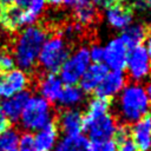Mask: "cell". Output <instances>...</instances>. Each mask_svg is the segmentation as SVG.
<instances>
[{
  "label": "cell",
  "instance_id": "cell-32",
  "mask_svg": "<svg viewBox=\"0 0 151 151\" xmlns=\"http://www.w3.org/2000/svg\"><path fill=\"white\" fill-rule=\"evenodd\" d=\"M117 151H138V149L133 143L132 138L130 137L123 142L117 143Z\"/></svg>",
  "mask_w": 151,
  "mask_h": 151
},
{
  "label": "cell",
  "instance_id": "cell-5",
  "mask_svg": "<svg viewBox=\"0 0 151 151\" xmlns=\"http://www.w3.org/2000/svg\"><path fill=\"white\" fill-rule=\"evenodd\" d=\"M90 64L91 60L88 55V47L80 46L67 57L59 70V78L64 85H77Z\"/></svg>",
  "mask_w": 151,
  "mask_h": 151
},
{
  "label": "cell",
  "instance_id": "cell-26",
  "mask_svg": "<svg viewBox=\"0 0 151 151\" xmlns=\"http://www.w3.org/2000/svg\"><path fill=\"white\" fill-rule=\"evenodd\" d=\"M88 151H117V143L113 139L90 142Z\"/></svg>",
  "mask_w": 151,
  "mask_h": 151
},
{
  "label": "cell",
  "instance_id": "cell-15",
  "mask_svg": "<svg viewBox=\"0 0 151 151\" xmlns=\"http://www.w3.org/2000/svg\"><path fill=\"white\" fill-rule=\"evenodd\" d=\"M109 72V68L103 63H91L81 79L79 80L80 88L84 93L94 92L105 74Z\"/></svg>",
  "mask_w": 151,
  "mask_h": 151
},
{
  "label": "cell",
  "instance_id": "cell-24",
  "mask_svg": "<svg viewBox=\"0 0 151 151\" xmlns=\"http://www.w3.org/2000/svg\"><path fill=\"white\" fill-rule=\"evenodd\" d=\"M74 17H76V20L79 25H81V26L90 25L91 22L94 21L96 17H97V9L91 2H88L84 6L76 8L74 9Z\"/></svg>",
  "mask_w": 151,
  "mask_h": 151
},
{
  "label": "cell",
  "instance_id": "cell-16",
  "mask_svg": "<svg viewBox=\"0 0 151 151\" xmlns=\"http://www.w3.org/2000/svg\"><path fill=\"white\" fill-rule=\"evenodd\" d=\"M59 138L57 125L50 123L44 127L35 131L33 136L35 151H53Z\"/></svg>",
  "mask_w": 151,
  "mask_h": 151
},
{
  "label": "cell",
  "instance_id": "cell-40",
  "mask_svg": "<svg viewBox=\"0 0 151 151\" xmlns=\"http://www.w3.org/2000/svg\"><path fill=\"white\" fill-rule=\"evenodd\" d=\"M144 4H145V7L151 8V0H144Z\"/></svg>",
  "mask_w": 151,
  "mask_h": 151
},
{
  "label": "cell",
  "instance_id": "cell-6",
  "mask_svg": "<svg viewBox=\"0 0 151 151\" xmlns=\"http://www.w3.org/2000/svg\"><path fill=\"white\" fill-rule=\"evenodd\" d=\"M125 68L133 83L146 80L151 76V59L145 46L139 45L129 50Z\"/></svg>",
  "mask_w": 151,
  "mask_h": 151
},
{
  "label": "cell",
  "instance_id": "cell-13",
  "mask_svg": "<svg viewBox=\"0 0 151 151\" xmlns=\"http://www.w3.org/2000/svg\"><path fill=\"white\" fill-rule=\"evenodd\" d=\"M31 94L28 91L19 92L12 97L5 98V100L1 101L0 105V112L8 119V122H17L20 119V116L22 113V110L29 99Z\"/></svg>",
  "mask_w": 151,
  "mask_h": 151
},
{
  "label": "cell",
  "instance_id": "cell-31",
  "mask_svg": "<svg viewBox=\"0 0 151 151\" xmlns=\"http://www.w3.org/2000/svg\"><path fill=\"white\" fill-rule=\"evenodd\" d=\"M80 33H81V25H79L78 22L70 24L64 29V35L67 37V38H76Z\"/></svg>",
  "mask_w": 151,
  "mask_h": 151
},
{
  "label": "cell",
  "instance_id": "cell-27",
  "mask_svg": "<svg viewBox=\"0 0 151 151\" xmlns=\"http://www.w3.org/2000/svg\"><path fill=\"white\" fill-rule=\"evenodd\" d=\"M17 151H35L34 139L31 133H25L19 138Z\"/></svg>",
  "mask_w": 151,
  "mask_h": 151
},
{
  "label": "cell",
  "instance_id": "cell-11",
  "mask_svg": "<svg viewBox=\"0 0 151 151\" xmlns=\"http://www.w3.org/2000/svg\"><path fill=\"white\" fill-rule=\"evenodd\" d=\"M133 13L123 4H111L105 9V20L114 29L123 31L132 24Z\"/></svg>",
  "mask_w": 151,
  "mask_h": 151
},
{
  "label": "cell",
  "instance_id": "cell-28",
  "mask_svg": "<svg viewBox=\"0 0 151 151\" xmlns=\"http://www.w3.org/2000/svg\"><path fill=\"white\" fill-rule=\"evenodd\" d=\"M88 55H90L91 63H101L103 55H104L103 46L99 44H92L88 47Z\"/></svg>",
  "mask_w": 151,
  "mask_h": 151
},
{
  "label": "cell",
  "instance_id": "cell-12",
  "mask_svg": "<svg viewBox=\"0 0 151 151\" xmlns=\"http://www.w3.org/2000/svg\"><path fill=\"white\" fill-rule=\"evenodd\" d=\"M130 133L138 151H151V116L146 114L133 123Z\"/></svg>",
  "mask_w": 151,
  "mask_h": 151
},
{
  "label": "cell",
  "instance_id": "cell-25",
  "mask_svg": "<svg viewBox=\"0 0 151 151\" xmlns=\"http://www.w3.org/2000/svg\"><path fill=\"white\" fill-rule=\"evenodd\" d=\"M19 138L14 129H6L0 133V151H17Z\"/></svg>",
  "mask_w": 151,
  "mask_h": 151
},
{
  "label": "cell",
  "instance_id": "cell-8",
  "mask_svg": "<svg viewBox=\"0 0 151 151\" xmlns=\"http://www.w3.org/2000/svg\"><path fill=\"white\" fill-rule=\"evenodd\" d=\"M84 129L92 142L112 139L117 129V123L114 117L109 112L94 120L84 124Z\"/></svg>",
  "mask_w": 151,
  "mask_h": 151
},
{
  "label": "cell",
  "instance_id": "cell-37",
  "mask_svg": "<svg viewBox=\"0 0 151 151\" xmlns=\"http://www.w3.org/2000/svg\"><path fill=\"white\" fill-rule=\"evenodd\" d=\"M145 48H146V51H147V53H149V57H150V59H151V32H150L149 35H146V38H145Z\"/></svg>",
  "mask_w": 151,
  "mask_h": 151
},
{
  "label": "cell",
  "instance_id": "cell-17",
  "mask_svg": "<svg viewBox=\"0 0 151 151\" xmlns=\"http://www.w3.org/2000/svg\"><path fill=\"white\" fill-rule=\"evenodd\" d=\"M63 86L64 84L59 76L55 73H47L40 79L38 88L40 97L46 99L48 103H57Z\"/></svg>",
  "mask_w": 151,
  "mask_h": 151
},
{
  "label": "cell",
  "instance_id": "cell-19",
  "mask_svg": "<svg viewBox=\"0 0 151 151\" xmlns=\"http://www.w3.org/2000/svg\"><path fill=\"white\" fill-rule=\"evenodd\" d=\"M90 140L85 134L64 136L58 139L54 151H88Z\"/></svg>",
  "mask_w": 151,
  "mask_h": 151
},
{
  "label": "cell",
  "instance_id": "cell-36",
  "mask_svg": "<svg viewBox=\"0 0 151 151\" xmlns=\"http://www.w3.org/2000/svg\"><path fill=\"white\" fill-rule=\"evenodd\" d=\"M8 119L0 112V133L4 132L6 129H8Z\"/></svg>",
  "mask_w": 151,
  "mask_h": 151
},
{
  "label": "cell",
  "instance_id": "cell-35",
  "mask_svg": "<svg viewBox=\"0 0 151 151\" xmlns=\"http://www.w3.org/2000/svg\"><path fill=\"white\" fill-rule=\"evenodd\" d=\"M90 2H91L94 7H103V8H106V7H109L111 4H113V0H90Z\"/></svg>",
  "mask_w": 151,
  "mask_h": 151
},
{
  "label": "cell",
  "instance_id": "cell-2",
  "mask_svg": "<svg viewBox=\"0 0 151 151\" xmlns=\"http://www.w3.org/2000/svg\"><path fill=\"white\" fill-rule=\"evenodd\" d=\"M151 109V101L146 97L144 86L139 83L125 85L118 94L117 112L120 119L127 124H133L145 117Z\"/></svg>",
  "mask_w": 151,
  "mask_h": 151
},
{
  "label": "cell",
  "instance_id": "cell-7",
  "mask_svg": "<svg viewBox=\"0 0 151 151\" xmlns=\"http://www.w3.org/2000/svg\"><path fill=\"white\" fill-rule=\"evenodd\" d=\"M103 50H104L103 64L110 71L125 70L129 48L119 37H114L110 39L105 44V46H103Z\"/></svg>",
  "mask_w": 151,
  "mask_h": 151
},
{
  "label": "cell",
  "instance_id": "cell-38",
  "mask_svg": "<svg viewBox=\"0 0 151 151\" xmlns=\"http://www.w3.org/2000/svg\"><path fill=\"white\" fill-rule=\"evenodd\" d=\"M144 91L146 93V97L149 98V100L151 101V79L146 83V85L144 86Z\"/></svg>",
  "mask_w": 151,
  "mask_h": 151
},
{
  "label": "cell",
  "instance_id": "cell-29",
  "mask_svg": "<svg viewBox=\"0 0 151 151\" xmlns=\"http://www.w3.org/2000/svg\"><path fill=\"white\" fill-rule=\"evenodd\" d=\"M116 137V143H119V142H123L127 138L131 137V133H130V129L126 126V125H117V129H116V132L113 134Z\"/></svg>",
  "mask_w": 151,
  "mask_h": 151
},
{
  "label": "cell",
  "instance_id": "cell-20",
  "mask_svg": "<svg viewBox=\"0 0 151 151\" xmlns=\"http://www.w3.org/2000/svg\"><path fill=\"white\" fill-rule=\"evenodd\" d=\"M85 93L77 85H64L57 103L66 109H73L83 103Z\"/></svg>",
  "mask_w": 151,
  "mask_h": 151
},
{
  "label": "cell",
  "instance_id": "cell-9",
  "mask_svg": "<svg viewBox=\"0 0 151 151\" xmlns=\"http://www.w3.org/2000/svg\"><path fill=\"white\" fill-rule=\"evenodd\" d=\"M28 84V78L25 71L13 68L0 78V97L8 98L19 92L25 91Z\"/></svg>",
  "mask_w": 151,
  "mask_h": 151
},
{
  "label": "cell",
  "instance_id": "cell-22",
  "mask_svg": "<svg viewBox=\"0 0 151 151\" xmlns=\"http://www.w3.org/2000/svg\"><path fill=\"white\" fill-rule=\"evenodd\" d=\"M109 111H110V103H109L107 99H104V98H100V97L92 98L90 100V103L87 104L85 113L83 114L84 124L109 113Z\"/></svg>",
  "mask_w": 151,
  "mask_h": 151
},
{
  "label": "cell",
  "instance_id": "cell-4",
  "mask_svg": "<svg viewBox=\"0 0 151 151\" xmlns=\"http://www.w3.org/2000/svg\"><path fill=\"white\" fill-rule=\"evenodd\" d=\"M68 55L70 47L66 40L60 35H53L45 40L38 57V63L47 73H57Z\"/></svg>",
  "mask_w": 151,
  "mask_h": 151
},
{
  "label": "cell",
  "instance_id": "cell-41",
  "mask_svg": "<svg viewBox=\"0 0 151 151\" xmlns=\"http://www.w3.org/2000/svg\"><path fill=\"white\" fill-rule=\"evenodd\" d=\"M0 12H1V9H0Z\"/></svg>",
  "mask_w": 151,
  "mask_h": 151
},
{
  "label": "cell",
  "instance_id": "cell-30",
  "mask_svg": "<svg viewBox=\"0 0 151 151\" xmlns=\"http://www.w3.org/2000/svg\"><path fill=\"white\" fill-rule=\"evenodd\" d=\"M14 59L9 54H1L0 53V70L4 72H8L14 67Z\"/></svg>",
  "mask_w": 151,
  "mask_h": 151
},
{
  "label": "cell",
  "instance_id": "cell-39",
  "mask_svg": "<svg viewBox=\"0 0 151 151\" xmlns=\"http://www.w3.org/2000/svg\"><path fill=\"white\" fill-rule=\"evenodd\" d=\"M46 4L51 6H59L63 4V0H46Z\"/></svg>",
  "mask_w": 151,
  "mask_h": 151
},
{
  "label": "cell",
  "instance_id": "cell-23",
  "mask_svg": "<svg viewBox=\"0 0 151 151\" xmlns=\"http://www.w3.org/2000/svg\"><path fill=\"white\" fill-rule=\"evenodd\" d=\"M46 0H28L26 5V9H24V21L25 26L33 25L37 19L41 15L46 7Z\"/></svg>",
  "mask_w": 151,
  "mask_h": 151
},
{
  "label": "cell",
  "instance_id": "cell-14",
  "mask_svg": "<svg viewBox=\"0 0 151 151\" xmlns=\"http://www.w3.org/2000/svg\"><path fill=\"white\" fill-rule=\"evenodd\" d=\"M59 127L65 136L79 134L84 130V117L78 109L64 110L58 119Z\"/></svg>",
  "mask_w": 151,
  "mask_h": 151
},
{
  "label": "cell",
  "instance_id": "cell-42",
  "mask_svg": "<svg viewBox=\"0 0 151 151\" xmlns=\"http://www.w3.org/2000/svg\"><path fill=\"white\" fill-rule=\"evenodd\" d=\"M119 1H120V0H119Z\"/></svg>",
  "mask_w": 151,
  "mask_h": 151
},
{
  "label": "cell",
  "instance_id": "cell-3",
  "mask_svg": "<svg viewBox=\"0 0 151 151\" xmlns=\"http://www.w3.org/2000/svg\"><path fill=\"white\" fill-rule=\"evenodd\" d=\"M52 118L53 111L50 103L40 96H33L27 100L19 120L27 131H38L52 123Z\"/></svg>",
  "mask_w": 151,
  "mask_h": 151
},
{
  "label": "cell",
  "instance_id": "cell-33",
  "mask_svg": "<svg viewBox=\"0 0 151 151\" xmlns=\"http://www.w3.org/2000/svg\"><path fill=\"white\" fill-rule=\"evenodd\" d=\"M88 2H90V0H63V4H64L66 7L73 8V9L78 8V7H80V6H84V5L88 4Z\"/></svg>",
  "mask_w": 151,
  "mask_h": 151
},
{
  "label": "cell",
  "instance_id": "cell-21",
  "mask_svg": "<svg viewBox=\"0 0 151 151\" xmlns=\"http://www.w3.org/2000/svg\"><path fill=\"white\" fill-rule=\"evenodd\" d=\"M0 21L7 29H19L25 26L24 9L15 6H8L2 12H0Z\"/></svg>",
  "mask_w": 151,
  "mask_h": 151
},
{
  "label": "cell",
  "instance_id": "cell-18",
  "mask_svg": "<svg viewBox=\"0 0 151 151\" xmlns=\"http://www.w3.org/2000/svg\"><path fill=\"white\" fill-rule=\"evenodd\" d=\"M146 27L143 24H130L126 28L122 31L119 38L126 45L127 48H133L136 46L143 45V41L146 38Z\"/></svg>",
  "mask_w": 151,
  "mask_h": 151
},
{
  "label": "cell",
  "instance_id": "cell-34",
  "mask_svg": "<svg viewBox=\"0 0 151 151\" xmlns=\"http://www.w3.org/2000/svg\"><path fill=\"white\" fill-rule=\"evenodd\" d=\"M28 0H2V4L5 5H11V6H15V7H25L27 5Z\"/></svg>",
  "mask_w": 151,
  "mask_h": 151
},
{
  "label": "cell",
  "instance_id": "cell-1",
  "mask_svg": "<svg viewBox=\"0 0 151 151\" xmlns=\"http://www.w3.org/2000/svg\"><path fill=\"white\" fill-rule=\"evenodd\" d=\"M47 39L46 31L35 25L27 26L18 35L14 45V63L22 71L32 70L38 63L40 50Z\"/></svg>",
  "mask_w": 151,
  "mask_h": 151
},
{
  "label": "cell",
  "instance_id": "cell-10",
  "mask_svg": "<svg viewBox=\"0 0 151 151\" xmlns=\"http://www.w3.org/2000/svg\"><path fill=\"white\" fill-rule=\"evenodd\" d=\"M125 85L126 76L123 71H109L96 88V97H100L109 100L118 96Z\"/></svg>",
  "mask_w": 151,
  "mask_h": 151
}]
</instances>
